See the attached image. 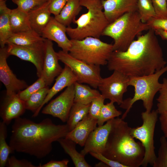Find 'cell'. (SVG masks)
Returning <instances> with one entry per match:
<instances>
[{
    "label": "cell",
    "mask_w": 167,
    "mask_h": 167,
    "mask_svg": "<svg viewBox=\"0 0 167 167\" xmlns=\"http://www.w3.org/2000/svg\"><path fill=\"white\" fill-rule=\"evenodd\" d=\"M154 31L149 29L139 36L124 51H113L107 64L108 70L129 77L152 74L167 64Z\"/></svg>",
    "instance_id": "obj_1"
},
{
    "label": "cell",
    "mask_w": 167,
    "mask_h": 167,
    "mask_svg": "<svg viewBox=\"0 0 167 167\" xmlns=\"http://www.w3.org/2000/svg\"><path fill=\"white\" fill-rule=\"evenodd\" d=\"M9 145L14 151L41 159L52 149V143L65 137L69 131L67 125H56L49 118L36 123L20 117L15 119L11 127Z\"/></svg>",
    "instance_id": "obj_2"
},
{
    "label": "cell",
    "mask_w": 167,
    "mask_h": 167,
    "mask_svg": "<svg viewBox=\"0 0 167 167\" xmlns=\"http://www.w3.org/2000/svg\"><path fill=\"white\" fill-rule=\"evenodd\" d=\"M131 127L121 118L113 119L111 128L102 154L126 167L141 166L145 149L131 134Z\"/></svg>",
    "instance_id": "obj_3"
},
{
    "label": "cell",
    "mask_w": 167,
    "mask_h": 167,
    "mask_svg": "<svg viewBox=\"0 0 167 167\" xmlns=\"http://www.w3.org/2000/svg\"><path fill=\"white\" fill-rule=\"evenodd\" d=\"M81 6L88 11L73 23L75 28L66 27V33L71 40H82L88 37L99 38L109 24L103 11L101 0H80Z\"/></svg>",
    "instance_id": "obj_4"
},
{
    "label": "cell",
    "mask_w": 167,
    "mask_h": 167,
    "mask_svg": "<svg viewBox=\"0 0 167 167\" xmlns=\"http://www.w3.org/2000/svg\"><path fill=\"white\" fill-rule=\"evenodd\" d=\"M149 28L143 23L137 11L126 13L110 23L102 36L109 37L114 41L113 51L126 50L135 38Z\"/></svg>",
    "instance_id": "obj_5"
},
{
    "label": "cell",
    "mask_w": 167,
    "mask_h": 167,
    "mask_svg": "<svg viewBox=\"0 0 167 167\" xmlns=\"http://www.w3.org/2000/svg\"><path fill=\"white\" fill-rule=\"evenodd\" d=\"M167 72V65L161 69L148 75L129 77V85L134 88L133 97L123 100L120 107L126 109L121 118L123 119L135 102L139 100L143 102L146 111L150 112L153 104V100L156 93L159 92L162 83L159 82L160 78Z\"/></svg>",
    "instance_id": "obj_6"
},
{
    "label": "cell",
    "mask_w": 167,
    "mask_h": 167,
    "mask_svg": "<svg viewBox=\"0 0 167 167\" xmlns=\"http://www.w3.org/2000/svg\"><path fill=\"white\" fill-rule=\"evenodd\" d=\"M71 40L70 54L89 64L107 65L113 51V44L104 42L98 38L88 37L82 40Z\"/></svg>",
    "instance_id": "obj_7"
},
{
    "label": "cell",
    "mask_w": 167,
    "mask_h": 167,
    "mask_svg": "<svg viewBox=\"0 0 167 167\" xmlns=\"http://www.w3.org/2000/svg\"><path fill=\"white\" fill-rule=\"evenodd\" d=\"M158 114L156 109L150 112L146 111L142 112V125L131 129V135L139 140L145 149V155L141 165L142 167H146L149 164L152 166L156 158L155 152L154 137Z\"/></svg>",
    "instance_id": "obj_8"
},
{
    "label": "cell",
    "mask_w": 167,
    "mask_h": 167,
    "mask_svg": "<svg viewBox=\"0 0 167 167\" xmlns=\"http://www.w3.org/2000/svg\"><path fill=\"white\" fill-rule=\"evenodd\" d=\"M57 54L59 60L68 66L75 75L77 82L88 84L94 88H98L102 78L100 66L88 64L62 50Z\"/></svg>",
    "instance_id": "obj_9"
},
{
    "label": "cell",
    "mask_w": 167,
    "mask_h": 167,
    "mask_svg": "<svg viewBox=\"0 0 167 167\" xmlns=\"http://www.w3.org/2000/svg\"><path fill=\"white\" fill-rule=\"evenodd\" d=\"M113 71L109 76L101 78L98 88L105 99L120 105L123 101V95L129 86L130 78L119 71Z\"/></svg>",
    "instance_id": "obj_10"
},
{
    "label": "cell",
    "mask_w": 167,
    "mask_h": 167,
    "mask_svg": "<svg viewBox=\"0 0 167 167\" xmlns=\"http://www.w3.org/2000/svg\"><path fill=\"white\" fill-rule=\"evenodd\" d=\"M74 84L66 87L59 95L52 100L43 109L42 113L57 118L62 122H67L74 103Z\"/></svg>",
    "instance_id": "obj_11"
},
{
    "label": "cell",
    "mask_w": 167,
    "mask_h": 167,
    "mask_svg": "<svg viewBox=\"0 0 167 167\" xmlns=\"http://www.w3.org/2000/svg\"><path fill=\"white\" fill-rule=\"evenodd\" d=\"M45 44V42L40 45L24 46L8 44L7 50L10 55L15 56L34 64L36 69L37 76L40 78L42 72Z\"/></svg>",
    "instance_id": "obj_12"
},
{
    "label": "cell",
    "mask_w": 167,
    "mask_h": 167,
    "mask_svg": "<svg viewBox=\"0 0 167 167\" xmlns=\"http://www.w3.org/2000/svg\"><path fill=\"white\" fill-rule=\"evenodd\" d=\"M10 56L6 46L0 49V80L4 85L6 95L18 94L28 86L24 80L18 79L8 66L7 59Z\"/></svg>",
    "instance_id": "obj_13"
},
{
    "label": "cell",
    "mask_w": 167,
    "mask_h": 167,
    "mask_svg": "<svg viewBox=\"0 0 167 167\" xmlns=\"http://www.w3.org/2000/svg\"><path fill=\"white\" fill-rule=\"evenodd\" d=\"M113 119L103 125L98 126L91 133L80 153L84 156L90 152L102 154L111 128Z\"/></svg>",
    "instance_id": "obj_14"
},
{
    "label": "cell",
    "mask_w": 167,
    "mask_h": 167,
    "mask_svg": "<svg viewBox=\"0 0 167 167\" xmlns=\"http://www.w3.org/2000/svg\"><path fill=\"white\" fill-rule=\"evenodd\" d=\"M59 59L52 41L46 39L42 74L47 86L50 85L62 71L63 69L59 64Z\"/></svg>",
    "instance_id": "obj_15"
},
{
    "label": "cell",
    "mask_w": 167,
    "mask_h": 167,
    "mask_svg": "<svg viewBox=\"0 0 167 167\" xmlns=\"http://www.w3.org/2000/svg\"><path fill=\"white\" fill-rule=\"evenodd\" d=\"M66 27L57 21L54 17H52L43 30L41 36L45 39L54 41L62 50L69 52L72 42L66 35Z\"/></svg>",
    "instance_id": "obj_16"
},
{
    "label": "cell",
    "mask_w": 167,
    "mask_h": 167,
    "mask_svg": "<svg viewBox=\"0 0 167 167\" xmlns=\"http://www.w3.org/2000/svg\"><path fill=\"white\" fill-rule=\"evenodd\" d=\"M101 3L109 23L126 13L137 11V0H101Z\"/></svg>",
    "instance_id": "obj_17"
},
{
    "label": "cell",
    "mask_w": 167,
    "mask_h": 167,
    "mask_svg": "<svg viewBox=\"0 0 167 167\" xmlns=\"http://www.w3.org/2000/svg\"><path fill=\"white\" fill-rule=\"evenodd\" d=\"M26 109L25 101L18 94L6 95L1 106L0 117L2 121L8 125L13 119L20 117Z\"/></svg>",
    "instance_id": "obj_18"
},
{
    "label": "cell",
    "mask_w": 167,
    "mask_h": 167,
    "mask_svg": "<svg viewBox=\"0 0 167 167\" xmlns=\"http://www.w3.org/2000/svg\"><path fill=\"white\" fill-rule=\"evenodd\" d=\"M53 86L49 88L47 95L41 107L34 113L32 116L36 117L44 106L55 95L65 88L74 84L77 81V78L71 69L65 65L62 72L55 79Z\"/></svg>",
    "instance_id": "obj_19"
},
{
    "label": "cell",
    "mask_w": 167,
    "mask_h": 167,
    "mask_svg": "<svg viewBox=\"0 0 167 167\" xmlns=\"http://www.w3.org/2000/svg\"><path fill=\"white\" fill-rule=\"evenodd\" d=\"M97 122V119L88 114L74 129L68 132L65 138L84 147L89 135L96 127Z\"/></svg>",
    "instance_id": "obj_20"
},
{
    "label": "cell",
    "mask_w": 167,
    "mask_h": 167,
    "mask_svg": "<svg viewBox=\"0 0 167 167\" xmlns=\"http://www.w3.org/2000/svg\"><path fill=\"white\" fill-rule=\"evenodd\" d=\"M29 25L32 30L41 36L42 32L52 17L49 10L48 1L39 7L28 13Z\"/></svg>",
    "instance_id": "obj_21"
},
{
    "label": "cell",
    "mask_w": 167,
    "mask_h": 167,
    "mask_svg": "<svg viewBox=\"0 0 167 167\" xmlns=\"http://www.w3.org/2000/svg\"><path fill=\"white\" fill-rule=\"evenodd\" d=\"M46 39L31 29L26 31L13 33L8 40L6 44L24 46H32L44 44Z\"/></svg>",
    "instance_id": "obj_22"
},
{
    "label": "cell",
    "mask_w": 167,
    "mask_h": 167,
    "mask_svg": "<svg viewBox=\"0 0 167 167\" xmlns=\"http://www.w3.org/2000/svg\"><path fill=\"white\" fill-rule=\"evenodd\" d=\"M11 9L6 4V0L0 1V45L1 48L5 46L8 39L13 34L10 18Z\"/></svg>",
    "instance_id": "obj_23"
},
{
    "label": "cell",
    "mask_w": 167,
    "mask_h": 167,
    "mask_svg": "<svg viewBox=\"0 0 167 167\" xmlns=\"http://www.w3.org/2000/svg\"><path fill=\"white\" fill-rule=\"evenodd\" d=\"M82 9L80 0H67L60 13L54 17L58 22L65 26H70Z\"/></svg>",
    "instance_id": "obj_24"
},
{
    "label": "cell",
    "mask_w": 167,
    "mask_h": 167,
    "mask_svg": "<svg viewBox=\"0 0 167 167\" xmlns=\"http://www.w3.org/2000/svg\"><path fill=\"white\" fill-rule=\"evenodd\" d=\"M66 153L70 157L76 167H90L85 160L84 157L76 149V143L65 137L59 139L58 141Z\"/></svg>",
    "instance_id": "obj_25"
},
{
    "label": "cell",
    "mask_w": 167,
    "mask_h": 167,
    "mask_svg": "<svg viewBox=\"0 0 167 167\" xmlns=\"http://www.w3.org/2000/svg\"><path fill=\"white\" fill-rule=\"evenodd\" d=\"M75 95L74 102L80 104L88 105L101 95L96 89H92L88 85L78 82L74 84Z\"/></svg>",
    "instance_id": "obj_26"
},
{
    "label": "cell",
    "mask_w": 167,
    "mask_h": 167,
    "mask_svg": "<svg viewBox=\"0 0 167 167\" xmlns=\"http://www.w3.org/2000/svg\"><path fill=\"white\" fill-rule=\"evenodd\" d=\"M10 18L13 33L31 29L28 21V13L18 7L11 9Z\"/></svg>",
    "instance_id": "obj_27"
},
{
    "label": "cell",
    "mask_w": 167,
    "mask_h": 167,
    "mask_svg": "<svg viewBox=\"0 0 167 167\" xmlns=\"http://www.w3.org/2000/svg\"><path fill=\"white\" fill-rule=\"evenodd\" d=\"M90 104L84 105L74 103L66 122L69 131L74 129L77 124L88 114Z\"/></svg>",
    "instance_id": "obj_28"
},
{
    "label": "cell",
    "mask_w": 167,
    "mask_h": 167,
    "mask_svg": "<svg viewBox=\"0 0 167 167\" xmlns=\"http://www.w3.org/2000/svg\"><path fill=\"white\" fill-rule=\"evenodd\" d=\"M6 124L2 121L0 122V167H4L7 164L9 154L14 151L7 143Z\"/></svg>",
    "instance_id": "obj_29"
},
{
    "label": "cell",
    "mask_w": 167,
    "mask_h": 167,
    "mask_svg": "<svg viewBox=\"0 0 167 167\" xmlns=\"http://www.w3.org/2000/svg\"><path fill=\"white\" fill-rule=\"evenodd\" d=\"M49 89V86H46L32 94L25 101L26 109L35 113L43 104Z\"/></svg>",
    "instance_id": "obj_30"
},
{
    "label": "cell",
    "mask_w": 167,
    "mask_h": 167,
    "mask_svg": "<svg viewBox=\"0 0 167 167\" xmlns=\"http://www.w3.org/2000/svg\"><path fill=\"white\" fill-rule=\"evenodd\" d=\"M137 11L142 21L145 23L151 19L156 17L151 0H137Z\"/></svg>",
    "instance_id": "obj_31"
},
{
    "label": "cell",
    "mask_w": 167,
    "mask_h": 167,
    "mask_svg": "<svg viewBox=\"0 0 167 167\" xmlns=\"http://www.w3.org/2000/svg\"><path fill=\"white\" fill-rule=\"evenodd\" d=\"M114 103L113 102L110 101L109 103L103 105L97 120L98 126L102 125L105 122L112 119L119 117L122 114V112L116 109Z\"/></svg>",
    "instance_id": "obj_32"
},
{
    "label": "cell",
    "mask_w": 167,
    "mask_h": 167,
    "mask_svg": "<svg viewBox=\"0 0 167 167\" xmlns=\"http://www.w3.org/2000/svg\"><path fill=\"white\" fill-rule=\"evenodd\" d=\"M46 86H47L44 78L41 76L32 85L20 91L18 94L20 98L25 101L32 94Z\"/></svg>",
    "instance_id": "obj_33"
},
{
    "label": "cell",
    "mask_w": 167,
    "mask_h": 167,
    "mask_svg": "<svg viewBox=\"0 0 167 167\" xmlns=\"http://www.w3.org/2000/svg\"><path fill=\"white\" fill-rule=\"evenodd\" d=\"M164 136L161 137L160 146L158 151V156L155 161L153 167H167V140Z\"/></svg>",
    "instance_id": "obj_34"
},
{
    "label": "cell",
    "mask_w": 167,
    "mask_h": 167,
    "mask_svg": "<svg viewBox=\"0 0 167 167\" xmlns=\"http://www.w3.org/2000/svg\"><path fill=\"white\" fill-rule=\"evenodd\" d=\"M17 7L28 13L42 5L47 0H12Z\"/></svg>",
    "instance_id": "obj_35"
},
{
    "label": "cell",
    "mask_w": 167,
    "mask_h": 167,
    "mask_svg": "<svg viewBox=\"0 0 167 167\" xmlns=\"http://www.w3.org/2000/svg\"><path fill=\"white\" fill-rule=\"evenodd\" d=\"M159 95L157 98L156 109L159 114L167 111V78L163 79L162 86L160 90Z\"/></svg>",
    "instance_id": "obj_36"
},
{
    "label": "cell",
    "mask_w": 167,
    "mask_h": 167,
    "mask_svg": "<svg viewBox=\"0 0 167 167\" xmlns=\"http://www.w3.org/2000/svg\"><path fill=\"white\" fill-rule=\"evenodd\" d=\"M105 98L101 95L94 100L91 103L88 114L92 117L98 120Z\"/></svg>",
    "instance_id": "obj_37"
},
{
    "label": "cell",
    "mask_w": 167,
    "mask_h": 167,
    "mask_svg": "<svg viewBox=\"0 0 167 167\" xmlns=\"http://www.w3.org/2000/svg\"><path fill=\"white\" fill-rule=\"evenodd\" d=\"M146 23L149 29L153 30L160 29L167 31V17L152 18Z\"/></svg>",
    "instance_id": "obj_38"
},
{
    "label": "cell",
    "mask_w": 167,
    "mask_h": 167,
    "mask_svg": "<svg viewBox=\"0 0 167 167\" xmlns=\"http://www.w3.org/2000/svg\"><path fill=\"white\" fill-rule=\"evenodd\" d=\"M156 17H167V0H151Z\"/></svg>",
    "instance_id": "obj_39"
},
{
    "label": "cell",
    "mask_w": 167,
    "mask_h": 167,
    "mask_svg": "<svg viewBox=\"0 0 167 167\" xmlns=\"http://www.w3.org/2000/svg\"><path fill=\"white\" fill-rule=\"evenodd\" d=\"M6 164L9 167H37L26 159L18 160L14 156L8 158Z\"/></svg>",
    "instance_id": "obj_40"
},
{
    "label": "cell",
    "mask_w": 167,
    "mask_h": 167,
    "mask_svg": "<svg viewBox=\"0 0 167 167\" xmlns=\"http://www.w3.org/2000/svg\"><path fill=\"white\" fill-rule=\"evenodd\" d=\"M49 2V10L54 16L58 15L66 3L67 0H47Z\"/></svg>",
    "instance_id": "obj_41"
},
{
    "label": "cell",
    "mask_w": 167,
    "mask_h": 167,
    "mask_svg": "<svg viewBox=\"0 0 167 167\" xmlns=\"http://www.w3.org/2000/svg\"><path fill=\"white\" fill-rule=\"evenodd\" d=\"M89 153L93 157L105 164L108 167H126L125 165L119 162L107 158L101 153L92 152Z\"/></svg>",
    "instance_id": "obj_42"
},
{
    "label": "cell",
    "mask_w": 167,
    "mask_h": 167,
    "mask_svg": "<svg viewBox=\"0 0 167 167\" xmlns=\"http://www.w3.org/2000/svg\"><path fill=\"white\" fill-rule=\"evenodd\" d=\"M69 161L65 159L62 161H56L51 160L48 163L41 165V164L38 166V167H67Z\"/></svg>",
    "instance_id": "obj_43"
},
{
    "label": "cell",
    "mask_w": 167,
    "mask_h": 167,
    "mask_svg": "<svg viewBox=\"0 0 167 167\" xmlns=\"http://www.w3.org/2000/svg\"><path fill=\"white\" fill-rule=\"evenodd\" d=\"M161 129L164 136L167 138V111L160 114L159 117Z\"/></svg>",
    "instance_id": "obj_44"
},
{
    "label": "cell",
    "mask_w": 167,
    "mask_h": 167,
    "mask_svg": "<svg viewBox=\"0 0 167 167\" xmlns=\"http://www.w3.org/2000/svg\"><path fill=\"white\" fill-rule=\"evenodd\" d=\"M154 30L156 35L159 36L163 40L167 41V31L160 29Z\"/></svg>",
    "instance_id": "obj_45"
},
{
    "label": "cell",
    "mask_w": 167,
    "mask_h": 167,
    "mask_svg": "<svg viewBox=\"0 0 167 167\" xmlns=\"http://www.w3.org/2000/svg\"><path fill=\"white\" fill-rule=\"evenodd\" d=\"M3 0H0V1H3Z\"/></svg>",
    "instance_id": "obj_46"
},
{
    "label": "cell",
    "mask_w": 167,
    "mask_h": 167,
    "mask_svg": "<svg viewBox=\"0 0 167 167\" xmlns=\"http://www.w3.org/2000/svg\"></svg>",
    "instance_id": "obj_47"
}]
</instances>
